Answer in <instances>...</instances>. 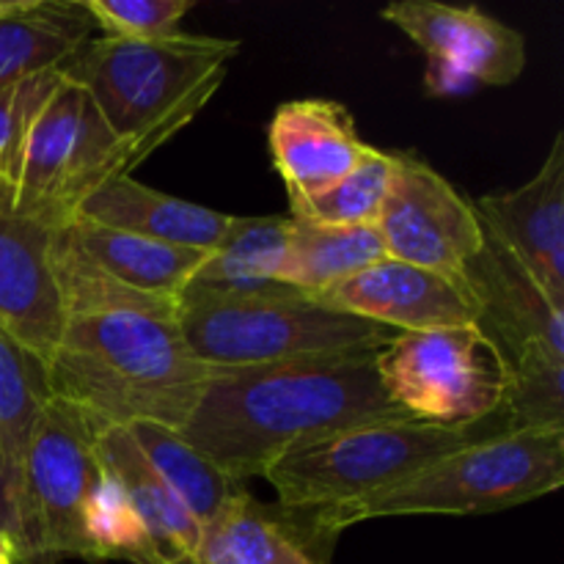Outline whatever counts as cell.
<instances>
[{
	"label": "cell",
	"instance_id": "27",
	"mask_svg": "<svg viewBox=\"0 0 564 564\" xmlns=\"http://www.w3.org/2000/svg\"><path fill=\"white\" fill-rule=\"evenodd\" d=\"M394 152H380V149L369 147L361 163L345 180L306 202L290 204V218L330 226H375L386 196H389L391 182H394Z\"/></svg>",
	"mask_w": 564,
	"mask_h": 564
},
{
	"label": "cell",
	"instance_id": "3",
	"mask_svg": "<svg viewBox=\"0 0 564 564\" xmlns=\"http://www.w3.org/2000/svg\"><path fill=\"white\" fill-rule=\"evenodd\" d=\"M237 53V39L185 31L152 42L94 36L64 72L86 88L110 132L141 165L202 113Z\"/></svg>",
	"mask_w": 564,
	"mask_h": 564
},
{
	"label": "cell",
	"instance_id": "8",
	"mask_svg": "<svg viewBox=\"0 0 564 564\" xmlns=\"http://www.w3.org/2000/svg\"><path fill=\"white\" fill-rule=\"evenodd\" d=\"M135 165L86 88L64 72V83L39 110L22 143L11 176L17 209L50 229H61L99 185L130 174Z\"/></svg>",
	"mask_w": 564,
	"mask_h": 564
},
{
	"label": "cell",
	"instance_id": "14",
	"mask_svg": "<svg viewBox=\"0 0 564 564\" xmlns=\"http://www.w3.org/2000/svg\"><path fill=\"white\" fill-rule=\"evenodd\" d=\"M55 231L22 215L11 182L0 180V325L44 364L64 328L50 270Z\"/></svg>",
	"mask_w": 564,
	"mask_h": 564
},
{
	"label": "cell",
	"instance_id": "30",
	"mask_svg": "<svg viewBox=\"0 0 564 564\" xmlns=\"http://www.w3.org/2000/svg\"><path fill=\"white\" fill-rule=\"evenodd\" d=\"M88 17L102 36L113 39H169L180 33V22L193 0H83Z\"/></svg>",
	"mask_w": 564,
	"mask_h": 564
},
{
	"label": "cell",
	"instance_id": "17",
	"mask_svg": "<svg viewBox=\"0 0 564 564\" xmlns=\"http://www.w3.org/2000/svg\"><path fill=\"white\" fill-rule=\"evenodd\" d=\"M75 218L127 231V235L169 242V246L213 251L226 237L235 215H224L218 209L154 191L124 174L99 185L80 204Z\"/></svg>",
	"mask_w": 564,
	"mask_h": 564
},
{
	"label": "cell",
	"instance_id": "29",
	"mask_svg": "<svg viewBox=\"0 0 564 564\" xmlns=\"http://www.w3.org/2000/svg\"><path fill=\"white\" fill-rule=\"evenodd\" d=\"M501 411L505 433L564 430V358L549 350H529L510 361V386Z\"/></svg>",
	"mask_w": 564,
	"mask_h": 564
},
{
	"label": "cell",
	"instance_id": "5",
	"mask_svg": "<svg viewBox=\"0 0 564 564\" xmlns=\"http://www.w3.org/2000/svg\"><path fill=\"white\" fill-rule=\"evenodd\" d=\"M477 441L471 430H446L416 419L356 424L286 452L264 471L286 516H312L325 527L350 507L397 488L438 457Z\"/></svg>",
	"mask_w": 564,
	"mask_h": 564
},
{
	"label": "cell",
	"instance_id": "10",
	"mask_svg": "<svg viewBox=\"0 0 564 564\" xmlns=\"http://www.w3.org/2000/svg\"><path fill=\"white\" fill-rule=\"evenodd\" d=\"M424 55L433 97H463L482 86H510L527 69V39L477 6L402 0L380 11Z\"/></svg>",
	"mask_w": 564,
	"mask_h": 564
},
{
	"label": "cell",
	"instance_id": "28",
	"mask_svg": "<svg viewBox=\"0 0 564 564\" xmlns=\"http://www.w3.org/2000/svg\"><path fill=\"white\" fill-rule=\"evenodd\" d=\"M86 543L94 564H163L149 538L147 523L141 521L124 490L105 468L86 507Z\"/></svg>",
	"mask_w": 564,
	"mask_h": 564
},
{
	"label": "cell",
	"instance_id": "23",
	"mask_svg": "<svg viewBox=\"0 0 564 564\" xmlns=\"http://www.w3.org/2000/svg\"><path fill=\"white\" fill-rule=\"evenodd\" d=\"M127 430L143 457L152 463L154 471L174 490L176 499L185 505V510L196 518L202 529L218 521L240 496L248 494L246 482H237L218 463L187 444L180 430L147 422L132 424Z\"/></svg>",
	"mask_w": 564,
	"mask_h": 564
},
{
	"label": "cell",
	"instance_id": "13",
	"mask_svg": "<svg viewBox=\"0 0 564 564\" xmlns=\"http://www.w3.org/2000/svg\"><path fill=\"white\" fill-rule=\"evenodd\" d=\"M474 209L485 235L564 308V132H556L543 169L527 185L488 193Z\"/></svg>",
	"mask_w": 564,
	"mask_h": 564
},
{
	"label": "cell",
	"instance_id": "32",
	"mask_svg": "<svg viewBox=\"0 0 564 564\" xmlns=\"http://www.w3.org/2000/svg\"><path fill=\"white\" fill-rule=\"evenodd\" d=\"M0 534L11 543V551H14V562H17V554H20V521H17L14 499H11V488H9V479H6L3 463H0Z\"/></svg>",
	"mask_w": 564,
	"mask_h": 564
},
{
	"label": "cell",
	"instance_id": "26",
	"mask_svg": "<svg viewBox=\"0 0 564 564\" xmlns=\"http://www.w3.org/2000/svg\"><path fill=\"white\" fill-rule=\"evenodd\" d=\"M55 290H58L61 308L66 317L77 314H105V312H132L149 314V317L176 319L180 303L163 301V297L143 295L110 279L108 273L97 268L91 259L83 257L75 246L64 237V231H55L53 257H50Z\"/></svg>",
	"mask_w": 564,
	"mask_h": 564
},
{
	"label": "cell",
	"instance_id": "24",
	"mask_svg": "<svg viewBox=\"0 0 564 564\" xmlns=\"http://www.w3.org/2000/svg\"><path fill=\"white\" fill-rule=\"evenodd\" d=\"M191 564H319L290 518L240 496L218 521L202 529Z\"/></svg>",
	"mask_w": 564,
	"mask_h": 564
},
{
	"label": "cell",
	"instance_id": "25",
	"mask_svg": "<svg viewBox=\"0 0 564 564\" xmlns=\"http://www.w3.org/2000/svg\"><path fill=\"white\" fill-rule=\"evenodd\" d=\"M290 218H231L229 231L187 286L213 292H248L281 284Z\"/></svg>",
	"mask_w": 564,
	"mask_h": 564
},
{
	"label": "cell",
	"instance_id": "9",
	"mask_svg": "<svg viewBox=\"0 0 564 564\" xmlns=\"http://www.w3.org/2000/svg\"><path fill=\"white\" fill-rule=\"evenodd\" d=\"M97 433L77 408L55 397L39 413L22 466L31 564L91 562L86 507L102 477Z\"/></svg>",
	"mask_w": 564,
	"mask_h": 564
},
{
	"label": "cell",
	"instance_id": "34",
	"mask_svg": "<svg viewBox=\"0 0 564 564\" xmlns=\"http://www.w3.org/2000/svg\"><path fill=\"white\" fill-rule=\"evenodd\" d=\"M0 564H14V562H11V556H0Z\"/></svg>",
	"mask_w": 564,
	"mask_h": 564
},
{
	"label": "cell",
	"instance_id": "18",
	"mask_svg": "<svg viewBox=\"0 0 564 564\" xmlns=\"http://www.w3.org/2000/svg\"><path fill=\"white\" fill-rule=\"evenodd\" d=\"M94 444L99 466L119 482L141 521L147 523L149 538L163 564H191L202 543V527L143 457L130 430L108 427L97 433Z\"/></svg>",
	"mask_w": 564,
	"mask_h": 564
},
{
	"label": "cell",
	"instance_id": "22",
	"mask_svg": "<svg viewBox=\"0 0 564 564\" xmlns=\"http://www.w3.org/2000/svg\"><path fill=\"white\" fill-rule=\"evenodd\" d=\"M380 259H386V248L375 226H330L290 218L279 281L319 297Z\"/></svg>",
	"mask_w": 564,
	"mask_h": 564
},
{
	"label": "cell",
	"instance_id": "31",
	"mask_svg": "<svg viewBox=\"0 0 564 564\" xmlns=\"http://www.w3.org/2000/svg\"><path fill=\"white\" fill-rule=\"evenodd\" d=\"M61 83H64V66L36 72L0 88V180L11 182L28 130Z\"/></svg>",
	"mask_w": 564,
	"mask_h": 564
},
{
	"label": "cell",
	"instance_id": "19",
	"mask_svg": "<svg viewBox=\"0 0 564 564\" xmlns=\"http://www.w3.org/2000/svg\"><path fill=\"white\" fill-rule=\"evenodd\" d=\"M61 231L83 257L91 259L119 284L176 303L209 253L127 235L83 218H72L69 224L61 226Z\"/></svg>",
	"mask_w": 564,
	"mask_h": 564
},
{
	"label": "cell",
	"instance_id": "11",
	"mask_svg": "<svg viewBox=\"0 0 564 564\" xmlns=\"http://www.w3.org/2000/svg\"><path fill=\"white\" fill-rule=\"evenodd\" d=\"M394 154V182L375 224L386 257L446 275H466L468 262L485 246L477 209L422 158Z\"/></svg>",
	"mask_w": 564,
	"mask_h": 564
},
{
	"label": "cell",
	"instance_id": "16",
	"mask_svg": "<svg viewBox=\"0 0 564 564\" xmlns=\"http://www.w3.org/2000/svg\"><path fill=\"white\" fill-rule=\"evenodd\" d=\"M466 281L482 306L477 325L505 352L507 364L529 350L564 358V308L545 297L494 237L485 235L482 251L468 262Z\"/></svg>",
	"mask_w": 564,
	"mask_h": 564
},
{
	"label": "cell",
	"instance_id": "1",
	"mask_svg": "<svg viewBox=\"0 0 564 564\" xmlns=\"http://www.w3.org/2000/svg\"><path fill=\"white\" fill-rule=\"evenodd\" d=\"M375 356L336 352L220 369L180 435L246 482L308 441L356 424L411 419L386 397Z\"/></svg>",
	"mask_w": 564,
	"mask_h": 564
},
{
	"label": "cell",
	"instance_id": "15",
	"mask_svg": "<svg viewBox=\"0 0 564 564\" xmlns=\"http://www.w3.org/2000/svg\"><path fill=\"white\" fill-rule=\"evenodd\" d=\"M268 147L273 169L290 193V204L334 187L369 152L350 110L334 99L279 105L268 127Z\"/></svg>",
	"mask_w": 564,
	"mask_h": 564
},
{
	"label": "cell",
	"instance_id": "12",
	"mask_svg": "<svg viewBox=\"0 0 564 564\" xmlns=\"http://www.w3.org/2000/svg\"><path fill=\"white\" fill-rule=\"evenodd\" d=\"M319 297L394 334L460 328L477 325L482 317V306L466 275H446L389 257L330 286Z\"/></svg>",
	"mask_w": 564,
	"mask_h": 564
},
{
	"label": "cell",
	"instance_id": "20",
	"mask_svg": "<svg viewBox=\"0 0 564 564\" xmlns=\"http://www.w3.org/2000/svg\"><path fill=\"white\" fill-rule=\"evenodd\" d=\"M97 25L83 0H9L0 3V88L64 66Z\"/></svg>",
	"mask_w": 564,
	"mask_h": 564
},
{
	"label": "cell",
	"instance_id": "2",
	"mask_svg": "<svg viewBox=\"0 0 564 564\" xmlns=\"http://www.w3.org/2000/svg\"><path fill=\"white\" fill-rule=\"evenodd\" d=\"M215 369L187 347L176 319L132 312L66 317L47 361L50 394L94 427L182 430Z\"/></svg>",
	"mask_w": 564,
	"mask_h": 564
},
{
	"label": "cell",
	"instance_id": "21",
	"mask_svg": "<svg viewBox=\"0 0 564 564\" xmlns=\"http://www.w3.org/2000/svg\"><path fill=\"white\" fill-rule=\"evenodd\" d=\"M50 397L53 394L47 383V364L33 356L0 325V463H3L17 521H20V554L14 564H31L22 466H25V452L39 413L47 405Z\"/></svg>",
	"mask_w": 564,
	"mask_h": 564
},
{
	"label": "cell",
	"instance_id": "33",
	"mask_svg": "<svg viewBox=\"0 0 564 564\" xmlns=\"http://www.w3.org/2000/svg\"><path fill=\"white\" fill-rule=\"evenodd\" d=\"M0 556H11V562H14V551H11V543L3 534H0Z\"/></svg>",
	"mask_w": 564,
	"mask_h": 564
},
{
	"label": "cell",
	"instance_id": "7",
	"mask_svg": "<svg viewBox=\"0 0 564 564\" xmlns=\"http://www.w3.org/2000/svg\"><path fill=\"white\" fill-rule=\"evenodd\" d=\"M386 397L411 419L471 430L501 411L510 364L479 325L405 330L375 356Z\"/></svg>",
	"mask_w": 564,
	"mask_h": 564
},
{
	"label": "cell",
	"instance_id": "4",
	"mask_svg": "<svg viewBox=\"0 0 564 564\" xmlns=\"http://www.w3.org/2000/svg\"><path fill=\"white\" fill-rule=\"evenodd\" d=\"M176 325L193 356L215 372L336 352H378L397 336L290 284L248 292L187 286Z\"/></svg>",
	"mask_w": 564,
	"mask_h": 564
},
{
	"label": "cell",
	"instance_id": "6",
	"mask_svg": "<svg viewBox=\"0 0 564 564\" xmlns=\"http://www.w3.org/2000/svg\"><path fill=\"white\" fill-rule=\"evenodd\" d=\"M564 485V430H527L477 438L438 457L397 488L350 507L325 527L394 516H482L554 494Z\"/></svg>",
	"mask_w": 564,
	"mask_h": 564
}]
</instances>
